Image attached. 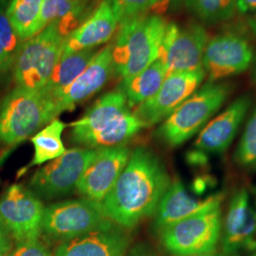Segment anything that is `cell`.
<instances>
[{
    "mask_svg": "<svg viewBox=\"0 0 256 256\" xmlns=\"http://www.w3.org/2000/svg\"><path fill=\"white\" fill-rule=\"evenodd\" d=\"M7 256H52L39 239L18 243Z\"/></svg>",
    "mask_w": 256,
    "mask_h": 256,
    "instance_id": "f546056e",
    "label": "cell"
},
{
    "mask_svg": "<svg viewBox=\"0 0 256 256\" xmlns=\"http://www.w3.org/2000/svg\"><path fill=\"white\" fill-rule=\"evenodd\" d=\"M64 39L52 23L25 41L12 66L16 86L42 90L63 54Z\"/></svg>",
    "mask_w": 256,
    "mask_h": 256,
    "instance_id": "8992f818",
    "label": "cell"
},
{
    "mask_svg": "<svg viewBox=\"0 0 256 256\" xmlns=\"http://www.w3.org/2000/svg\"><path fill=\"white\" fill-rule=\"evenodd\" d=\"M256 207L246 189L234 194L227 210L222 238L223 256H236L248 248L256 247Z\"/></svg>",
    "mask_w": 256,
    "mask_h": 256,
    "instance_id": "2e32d148",
    "label": "cell"
},
{
    "mask_svg": "<svg viewBox=\"0 0 256 256\" xmlns=\"http://www.w3.org/2000/svg\"><path fill=\"white\" fill-rule=\"evenodd\" d=\"M205 76L204 70L167 74L158 92L132 113L146 128L162 122L198 90Z\"/></svg>",
    "mask_w": 256,
    "mask_h": 256,
    "instance_id": "7c38bea8",
    "label": "cell"
},
{
    "mask_svg": "<svg viewBox=\"0 0 256 256\" xmlns=\"http://www.w3.org/2000/svg\"><path fill=\"white\" fill-rule=\"evenodd\" d=\"M119 20L111 0H102L80 27L64 41L63 54L94 48L106 43L116 32Z\"/></svg>",
    "mask_w": 256,
    "mask_h": 256,
    "instance_id": "ffe728a7",
    "label": "cell"
},
{
    "mask_svg": "<svg viewBox=\"0 0 256 256\" xmlns=\"http://www.w3.org/2000/svg\"><path fill=\"white\" fill-rule=\"evenodd\" d=\"M94 48L62 54L45 86L40 90L48 98L63 90L82 74L97 55Z\"/></svg>",
    "mask_w": 256,
    "mask_h": 256,
    "instance_id": "7402d4cb",
    "label": "cell"
},
{
    "mask_svg": "<svg viewBox=\"0 0 256 256\" xmlns=\"http://www.w3.org/2000/svg\"><path fill=\"white\" fill-rule=\"evenodd\" d=\"M44 0H12L6 14L23 41L39 34L38 25Z\"/></svg>",
    "mask_w": 256,
    "mask_h": 256,
    "instance_id": "603a6c76",
    "label": "cell"
},
{
    "mask_svg": "<svg viewBox=\"0 0 256 256\" xmlns=\"http://www.w3.org/2000/svg\"><path fill=\"white\" fill-rule=\"evenodd\" d=\"M252 252H254V254H252V256H256V247H254V248L252 250Z\"/></svg>",
    "mask_w": 256,
    "mask_h": 256,
    "instance_id": "ab89813d",
    "label": "cell"
},
{
    "mask_svg": "<svg viewBox=\"0 0 256 256\" xmlns=\"http://www.w3.org/2000/svg\"><path fill=\"white\" fill-rule=\"evenodd\" d=\"M56 117L52 102L42 92L16 86L0 104V142L19 144Z\"/></svg>",
    "mask_w": 256,
    "mask_h": 256,
    "instance_id": "277c9868",
    "label": "cell"
},
{
    "mask_svg": "<svg viewBox=\"0 0 256 256\" xmlns=\"http://www.w3.org/2000/svg\"><path fill=\"white\" fill-rule=\"evenodd\" d=\"M236 2V0H185V5L203 23L218 24L234 16Z\"/></svg>",
    "mask_w": 256,
    "mask_h": 256,
    "instance_id": "d4e9b609",
    "label": "cell"
},
{
    "mask_svg": "<svg viewBox=\"0 0 256 256\" xmlns=\"http://www.w3.org/2000/svg\"><path fill=\"white\" fill-rule=\"evenodd\" d=\"M44 210L36 196L19 184L9 187L0 200V220L18 244L39 239Z\"/></svg>",
    "mask_w": 256,
    "mask_h": 256,
    "instance_id": "8fae6325",
    "label": "cell"
},
{
    "mask_svg": "<svg viewBox=\"0 0 256 256\" xmlns=\"http://www.w3.org/2000/svg\"><path fill=\"white\" fill-rule=\"evenodd\" d=\"M250 104V98L248 95L241 96L210 120L194 142L196 150L204 154H221L226 151L236 136Z\"/></svg>",
    "mask_w": 256,
    "mask_h": 256,
    "instance_id": "e0dca14e",
    "label": "cell"
},
{
    "mask_svg": "<svg viewBox=\"0 0 256 256\" xmlns=\"http://www.w3.org/2000/svg\"><path fill=\"white\" fill-rule=\"evenodd\" d=\"M178 0H151L149 12L152 14L164 16L169 10L172 9Z\"/></svg>",
    "mask_w": 256,
    "mask_h": 256,
    "instance_id": "1f68e13d",
    "label": "cell"
},
{
    "mask_svg": "<svg viewBox=\"0 0 256 256\" xmlns=\"http://www.w3.org/2000/svg\"><path fill=\"white\" fill-rule=\"evenodd\" d=\"M113 72L112 45H108L97 54L74 82L48 98L54 106L57 116L64 111L72 110L77 104L101 90Z\"/></svg>",
    "mask_w": 256,
    "mask_h": 256,
    "instance_id": "9a60e30c",
    "label": "cell"
},
{
    "mask_svg": "<svg viewBox=\"0 0 256 256\" xmlns=\"http://www.w3.org/2000/svg\"><path fill=\"white\" fill-rule=\"evenodd\" d=\"M12 0H0V9H7Z\"/></svg>",
    "mask_w": 256,
    "mask_h": 256,
    "instance_id": "8d00e7d4",
    "label": "cell"
},
{
    "mask_svg": "<svg viewBox=\"0 0 256 256\" xmlns=\"http://www.w3.org/2000/svg\"><path fill=\"white\" fill-rule=\"evenodd\" d=\"M79 2L80 0H44L40 14L38 32H42L48 25L64 18Z\"/></svg>",
    "mask_w": 256,
    "mask_h": 256,
    "instance_id": "4316f807",
    "label": "cell"
},
{
    "mask_svg": "<svg viewBox=\"0 0 256 256\" xmlns=\"http://www.w3.org/2000/svg\"><path fill=\"white\" fill-rule=\"evenodd\" d=\"M111 222L101 202L88 198L66 200L45 208L42 232L62 243L100 229Z\"/></svg>",
    "mask_w": 256,
    "mask_h": 256,
    "instance_id": "ba28073f",
    "label": "cell"
},
{
    "mask_svg": "<svg viewBox=\"0 0 256 256\" xmlns=\"http://www.w3.org/2000/svg\"><path fill=\"white\" fill-rule=\"evenodd\" d=\"M119 25L146 16L151 0H111Z\"/></svg>",
    "mask_w": 256,
    "mask_h": 256,
    "instance_id": "f1b7e54d",
    "label": "cell"
},
{
    "mask_svg": "<svg viewBox=\"0 0 256 256\" xmlns=\"http://www.w3.org/2000/svg\"><path fill=\"white\" fill-rule=\"evenodd\" d=\"M97 149L74 148L48 162L30 180V186L41 198L52 200L77 189V185Z\"/></svg>",
    "mask_w": 256,
    "mask_h": 256,
    "instance_id": "9c48e42d",
    "label": "cell"
},
{
    "mask_svg": "<svg viewBox=\"0 0 256 256\" xmlns=\"http://www.w3.org/2000/svg\"><path fill=\"white\" fill-rule=\"evenodd\" d=\"M221 209L205 210L180 220L160 232V243L174 256L216 252L221 238Z\"/></svg>",
    "mask_w": 256,
    "mask_h": 256,
    "instance_id": "52a82bcc",
    "label": "cell"
},
{
    "mask_svg": "<svg viewBox=\"0 0 256 256\" xmlns=\"http://www.w3.org/2000/svg\"><path fill=\"white\" fill-rule=\"evenodd\" d=\"M12 66L9 57L6 54L3 46L0 44V75L6 74L10 68Z\"/></svg>",
    "mask_w": 256,
    "mask_h": 256,
    "instance_id": "836d02e7",
    "label": "cell"
},
{
    "mask_svg": "<svg viewBox=\"0 0 256 256\" xmlns=\"http://www.w3.org/2000/svg\"><path fill=\"white\" fill-rule=\"evenodd\" d=\"M254 57V50L245 37L224 32L209 39L203 54V70L209 82H218L247 70Z\"/></svg>",
    "mask_w": 256,
    "mask_h": 256,
    "instance_id": "4fadbf2b",
    "label": "cell"
},
{
    "mask_svg": "<svg viewBox=\"0 0 256 256\" xmlns=\"http://www.w3.org/2000/svg\"><path fill=\"white\" fill-rule=\"evenodd\" d=\"M12 238L0 220V256H7L12 250Z\"/></svg>",
    "mask_w": 256,
    "mask_h": 256,
    "instance_id": "4dcf8cb0",
    "label": "cell"
},
{
    "mask_svg": "<svg viewBox=\"0 0 256 256\" xmlns=\"http://www.w3.org/2000/svg\"><path fill=\"white\" fill-rule=\"evenodd\" d=\"M129 256H158L155 254L149 252L148 250H146L144 248H137L134 250H132L131 254Z\"/></svg>",
    "mask_w": 256,
    "mask_h": 256,
    "instance_id": "e575fe53",
    "label": "cell"
},
{
    "mask_svg": "<svg viewBox=\"0 0 256 256\" xmlns=\"http://www.w3.org/2000/svg\"><path fill=\"white\" fill-rule=\"evenodd\" d=\"M167 76L162 61L158 58L140 74L122 80V90L124 93L129 108H135L149 100L160 88Z\"/></svg>",
    "mask_w": 256,
    "mask_h": 256,
    "instance_id": "44dd1931",
    "label": "cell"
},
{
    "mask_svg": "<svg viewBox=\"0 0 256 256\" xmlns=\"http://www.w3.org/2000/svg\"><path fill=\"white\" fill-rule=\"evenodd\" d=\"M222 196H212L204 200L192 198L180 180L170 183L156 210L155 229L160 232L174 223L194 214L220 207Z\"/></svg>",
    "mask_w": 256,
    "mask_h": 256,
    "instance_id": "d6986e66",
    "label": "cell"
},
{
    "mask_svg": "<svg viewBox=\"0 0 256 256\" xmlns=\"http://www.w3.org/2000/svg\"><path fill=\"white\" fill-rule=\"evenodd\" d=\"M236 160L244 167L256 166V108L252 111L239 142Z\"/></svg>",
    "mask_w": 256,
    "mask_h": 256,
    "instance_id": "484cf974",
    "label": "cell"
},
{
    "mask_svg": "<svg viewBox=\"0 0 256 256\" xmlns=\"http://www.w3.org/2000/svg\"><path fill=\"white\" fill-rule=\"evenodd\" d=\"M129 238L111 222L81 236L62 242L54 256H124Z\"/></svg>",
    "mask_w": 256,
    "mask_h": 256,
    "instance_id": "ac0fdd59",
    "label": "cell"
},
{
    "mask_svg": "<svg viewBox=\"0 0 256 256\" xmlns=\"http://www.w3.org/2000/svg\"><path fill=\"white\" fill-rule=\"evenodd\" d=\"M171 183L160 160L146 148L134 150L124 170L101 202L106 216L120 227L132 229L155 214Z\"/></svg>",
    "mask_w": 256,
    "mask_h": 256,
    "instance_id": "6da1fadb",
    "label": "cell"
},
{
    "mask_svg": "<svg viewBox=\"0 0 256 256\" xmlns=\"http://www.w3.org/2000/svg\"><path fill=\"white\" fill-rule=\"evenodd\" d=\"M226 82H208L174 110L158 130L167 146L176 147L200 133L230 93Z\"/></svg>",
    "mask_w": 256,
    "mask_h": 256,
    "instance_id": "5b68a950",
    "label": "cell"
},
{
    "mask_svg": "<svg viewBox=\"0 0 256 256\" xmlns=\"http://www.w3.org/2000/svg\"><path fill=\"white\" fill-rule=\"evenodd\" d=\"M168 22L164 16L146 14L120 25L112 44L114 72L122 80L140 74L160 57Z\"/></svg>",
    "mask_w": 256,
    "mask_h": 256,
    "instance_id": "3957f363",
    "label": "cell"
},
{
    "mask_svg": "<svg viewBox=\"0 0 256 256\" xmlns=\"http://www.w3.org/2000/svg\"><path fill=\"white\" fill-rule=\"evenodd\" d=\"M252 81L254 82V84L256 86V63L254 64V70H252Z\"/></svg>",
    "mask_w": 256,
    "mask_h": 256,
    "instance_id": "74e56055",
    "label": "cell"
},
{
    "mask_svg": "<svg viewBox=\"0 0 256 256\" xmlns=\"http://www.w3.org/2000/svg\"><path fill=\"white\" fill-rule=\"evenodd\" d=\"M223 256L221 254H218L216 252H212V254H194V256Z\"/></svg>",
    "mask_w": 256,
    "mask_h": 256,
    "instance_id": "f35d334b",
    "label": "cell"
},
{
    "mask_svg": "<svg viewBox=\"0 0 256 256\" xmlns=\"http://www.w3.org/2000/svg\"><path fill=\"white\" fill-rule=\"evenodd\" d=\"M64 128V122L55 119L32 138L34 158L30 166L44 164L64 154L66 148L62 142V133Z\"/></svg>",
    "mask_w": 256,
    "mask_h": 256,
    "instance_id": "cb8c5ba5",
    "label": "cell"
},
{
    "mask_svg": "<svg viewBox=\"0 0 256 256\" xmlns=\"http://www.w3.org/2000/svg\"><path fill=\"white\" fill-rule=\"evenodd\" d=\"M130 156V150L124 146L98 148L77 185V191L86 198L102 202L124 170Z\"/></svg>",
    "mask_w": 256,
    "mask_h": 256,
    "instance_id": "5bb4252c",
    "label": "cell"
},
{
    "mask_svg": "<svg viewBox=\"0 0 256 256\" xmlns=\"http://www.w3.org/2000/svg\"><path fill=\"white\" fill-rule=\"evenodd\" d=\"M70 126L72 142L88 149L122 146L146 128L129 110L122 90L104 94Z\"/></svg>",
    "mask_w": 256,
    "mask_h": 256,
    "instance_id": "7a4b0ae2",
    "label": "cell"
},
{
    "mask_svg": "<svg viewBox=\"0 0 256 256\" xmlns=\"http://www.w3.org/2000/svg\"><path fill=\"white\" fill-rule=\"evenodd\" d=\"M208 41V32L202 24L180 27L168 23L158 57L167 74L203 70V54Z\"/></svg>",
    "mask_w": 256,
    "mask_h": 256,
    "instance_id": "30bf717a",
    "label": "cell"
},
{
    "mask_svg": "<svg viewBox=\"0 0 256 256\" xmlns=\"http://www.w3.org/2000/svg\"><path fill=\"white\" fill-rule=\"evenodd\" d=\"M236 10L240 14L256 12V0H236Z\"/></svg>",
    "mask_w": 256,
    "mask_h": 256,
    "instance_id": "d6a6232c",
    "label": "cell"
},
{
    "mask_svg": "<svg viewBox=\"0 0 256 256\" xmlns=\"http://www.w3.org/2000/svg\"><path fill=\"white\" fill-rule=\"evenodd\" d=\"M24 43L25 41L19 37L12 26L6 14V9H0V44L3 46L12 66Z\"/></svg>",
    "mask_w": 256,
    "mask_h": 256,
    "instance_id": "83f0119b",
    "label": "cell"
},
{
    "mask_svg": "<svg viewBox=\"0 0 256 256\" xmlns=\"http://www.w3.org/2000/svg\"><path fill=\"white\" fill-rule=\"evenodd\" d=\"M248 26H250L252 32L256 37V14H254V16H252L250 18L248 19Z\"/></svg>",
    "mask_w": 256,
    "mask_h": 256,
    "instance_id": "d590c367",
    "label": "cell"
}]
</instances>
